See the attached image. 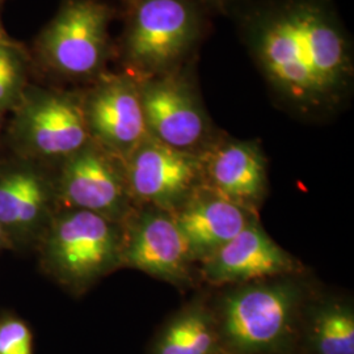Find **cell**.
I'll use <instances>...</instances> for the list:
<instances>
[{
    "instance_id": "cell-24",
    "label": "cell",
    "mask_w": 354,
    "mask_h": 354,
    "mask_svg": "<svg viewBox=\"0 0 354 354\" xmlns=\"http://www.w3.org/2000/svg\"><path fill=\"white\" fill-rule=\"evenodd\" d=\"M6 1H7V0H0V6H1L3 3H6Z\"/></svg>"
},
{
    "instance_id": "cell-8",
    "label": "cell",
    "mask_w": 354,
    "mask_h": 354,
    "mask_svg": "<svg viewBox=\"0 0 354 354\" xmlns=\"http://www.w3.org/2000/svg\"><path fill=\"white\" fill-rule=\"evenodd\" d=\"M59 209L86 210L124 223L136 210L125 162L93 140L54 169Z\"/></svg>"
},
{
    "instance_id": "cell-1",
    "label": "cell",
    "mask_w": 354,
    "mask_h": 354,
    "mask_svg": "<svg viewBox=\"0 0 354 354\" xmlns=\"http://www.w3.org/2000/svg\"><path fill=\"white\" fill-rule=\"evenodd\" d=\"M227 16L268 88L291 112L326 115L349 100L353 38L333 0H234Z\"/></svg>"
},
{
    "instance_id": "cell-6",
    "label": "cell",
    "mask_w": 354,
    "mask_h": 354,
    "mask_svg": "<svg viewBox=\"0 0 354 354\" xmlns=\"http://www.w3.org/2000/svg\"><path fill=\"white\" fill-rule=\"evenodd\" d=\"M304 290L289 277L245 283L226 294L218 333L236 354L266 353L290 333Z\"/></svg>"
},
{
    "instance_id": "cell-4",
    "label": "cell",
    "mask_w": 354,
    "mask_h": 354,
    "mask_svg": "<svg viewBox=\"0 0 354 354\" xmlns=\"http://www.w3.org/2000/svg\"><path fill=\"white\" fill-rule=\"evenodd\" d=\"M117 15L105 0H62L35 39V59L48 75L84 87L106 73L114 58L111 24Z\"/></svg>"
},
{
    "instance_id": "cell-13",
    "label": "cell",
    "mask_w": 354,
    "mask_h": 354,
    "mask_svg": "<svg viewBox=\"0 0 354 354\" xmlns=\"http://www.w3.org/2000/svg\"><path fill=\"white\" fill-rule=\"evenodd\" d=\"M198 155L203 187L257 212L268 189V162L259 142L236 140L219 133Z\"/></svg>"
},
{
    "instance_id": "cell-2",
    "label": "cell",
    "mask_w": 354,
    "mask_h": 354,
    "mask_svg": "<svg viewBox=\"0 0 354 354\" xmlns=\"http://www.w3.org/2000/svg\"><path fill=\"white\" fill-rule=\"evenodd\" d=\"M209 12L194 0H136L125 6L124 29L114 44L121 71L145 80L197 58Z\"/></svg>"
},
{
    "instance_id": "cell-23",
    "label": "cell",
    "mask_w": 354,
    "mask_h": 354,
    "mask_svg": "<svg viewBox=\"0 0 354 354\" xmlns=\"http://www.w3.org/2000/svg\"><path fill=\"white\" fill-rule=\"evenodd\" d=\"M3 117H4V115L0 114V136H1V130H3Z\"/></svg>"
},
{
    "instance_id": "cell-10",
    "label": "cell",
    "mask_w": 354,
    "mask_h": 354,
    "mask_svg": "<svg viewBox=\"0 0 354 354\" xmlns=\"http://www.w3.org/2000/svg\"><path fill=\"white\" fill-rule=\"evenodd\" d=\"M82 89L91 140L125 162L149 136L138 80L106 71Z\"/></svg>"
},
{
    "instance_id": "cell-14",
    "label": "cell",
    "mask_w": 354,
    "mask_h": 354,
    "mask_svg": "<svg viewBox=\"0 0 354 354\" xmlns=\"http://www.w3.org/2000/svg\"><path fill=\"white\" fill-rule=\"evenodd\" d=\"M201 263L203 279L215 286L289 277L299 269L297 260L266 234L259 221Z\"/></svg>"
},
{
    "instance_id": "cell-3",
    "label": "cell",
    "mask_w": 354,
    "mask_h": 354,
    "mask_svg": "<svg viewBox=\"0 0 354 354\" xmlns=\"http://www.w3.org/2000/svg\"><path fill=\"white\" fill-rule=\"evenodd\" d=\"M122 247L124 223L86 210L59 209L35 251L41 269L77 297L121 268Z\"/></svg>"
},
{
    "instance_id": "cell-21",
    "label": "cell",
    "mask_w": 354,
    "mask_h": 354,
    "mask_svg": "<svg viewBox=\"0 0 354 354\" xmlns=\"http://www.w3.org/2000/svg\"><path fill=\"white\" fill-rule=\"evenodd\" d=\"M13 251L12 243L10 241L6 230L1 227L0 225V253L4 252V251Z\"/></svg>"
},
{
    "instance_id": "cell-11",
    "label": "cell",
    "mask_w": 354,
    "mask_h": 354,
    "mask_svg": "<svg viewBox=\"0 0 354 354\" xmlns=\"http://www.w3.org/2000/svg\"><path fill=\"white\" fill-rule=\"evenodd\" d=\"M136 205L174 213L203 185L200 155L180 151L147 136L125 160Z\"/></svg>"
},
{
    "instance_id": "cell-15",
    "label": "cell",
    "mask_w": 354,
    "mask_h": 354,
    "mask_svg": "<svg viewBox=\"0 0 354 354\" xmlns=\"http://www.w3.org/2000/svg\"><path fill=\"white\" fill-rule=\"evenodd\" d=\"M171 214L193 261H203L257 221L256 212L203 185Z\"/></svg>"
},
{
    "instance_id": "cell-16",
    "label": "cell",
    "mask_w": 354,
    "mask_h": 354,
    "mask_svg": "<svg viewBox=\"0 0 354 354\" xmlns=\"http://www.w3.org/2000/svg\"><path fill=\"white\" fill-rule=\"evenodd\" d=\"M218 337L214 317L203 304H193L169 322L155 354H213Z\"/></svg>"
},
{
    "instance_id": "cell-18",
    "label": "cell",
    "mask_w": 354,
    "mask_h": 354,
    "mask_svg": "<svg viewBox=\"0 0 354 354\" xmlns=\"http://www.w3.org/2000/svg\"><path fill=\"white\" fill-rule=\"evenodd\" d=\"M30 58L16 41L0 44V114L11 113L29 86Z\"/></svg>"
},
{
    "instance_id": "cell-12",
    "label": "cell",
    "mask_w": 354,
    "mask_h": 354,
    "mask_svg": "<svg viewBox=\"0 0 354 354\" xmlns=\"http://www.w3.org/2000/svg\"><path fill=\"white\" fill-rule=\"evenodd\" d=\"M192 263L187 243L171 213L145 206L124 222L121 266L183 286L190 279Z\"/></svg>"
},
{
    "instance_id": "cell-17",
    "label": "cell",
    "mask_w": 354,
    "mask_h": 354,
    "mask_svg": "<svg viewBox=\"0 0 354 354\" xmlns=\"http://www.w3.org/2000/svg\"><path fill=\"white\" fill-rule=\"evenodd\" d=\"M311 342L317 354H354L352 306L342 302L320 304L313 315Z\"/></svg>"
},
{
    "instance_id": "cell-9",
    "label": "cell",
    "mask_w": 354,
    "mask_h": 354,
    "mask_svg": "<svg viewBox=\"0 0 354 354\" xmlns=\"http://www.w3.org/2000/svg\"><path fill=\"white\" fill-rule=\"evenodd\" d=\"M58 210L53 168L16 155L0 160V225L13 251H35Z\"/></svg>"
},
{
    "instance_id": "cell-7",
    "label": "cell",
    "mask_w": 354,
    "mask_h": 354,
    "mask_svg": "<svg viewBox=\"0 0 354 354\" xmlns=\"http://www.w3.org/2000/svg\"><path fill=\"white\" fill-rule=\"evenodd\" d=\"M196 61L138 80L149 136L180 151L201 153L219 136L203 105Z\"/></svg>"
},
{
    "instance_id": "cell-20",
    "label": "cell",
    "mask_w": 354,
    "mask_h": 354,
    "mask_svg": "<svg viewBox=\"0 0 354 354\" xmlns=\"http://www.w3.org/2000/svg\"><path fill=\"white\" fill-rule=\"evenodd\" d=\"M121 1L125 7V6L136 1V0H121ZM194 1L201 3L207 10L213 11V12L223 13V15H227L231 4L234 3V0H194Z\"/></svg>"
},
{
    "instance_id": "cell-19",
    "label": "cell",
    "mask_w": 354,
    "mask_h": 354,
    "mask_svg": "<svg viewBox=\"0 0 354 354\" xmlns=\"http://www.w3.org/2000/svg\"><path fill=\"white\" fill-rule=\"evenodd\" d=\"M0 354H35L33 330L12 311L0 314Z\"/></svg>"
},
{
    "instance_id": "cell-22",
    "label": "cell",
    "mask_w": 354,
    "mask_h": 354,
    "mask_svg": "<svg viewBox=\"0 0 354 354\" xmlns=\"http://www.w3.org/2000/svg\"><path fill=\"white\" fill-rule=\"evenodd\" d=\"M12 38L10 37L4 29V26L0 21V44H7V42H12Z\"/></svg>"
},
{
    "instance_id": "cell-5",
    "label": "cell",
    "mask_w": 354,
    "mask_h": 354,
    "mask_svg": "<svg viewBox=\"0 0 354 354\" xmlns=\"http://www.w3.org/2000/svg\"><path fill=\"white\" fill-rule=\"evenodd\" d=\"M7 127L12 155L55 169L89 140L83 89L29 84Z\"/></svg>"
}]
</instances>
